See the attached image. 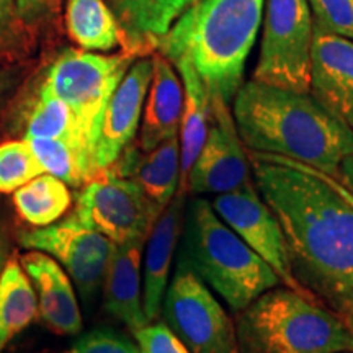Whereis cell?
Wrapping results in <instances>:
<instances>
[{"instance_id":"26","label":"cell","mask_w":353,"mask_h":353,"mask_svg":"<svg viewBox=\"0 0 353 353\" xmlns=\"http://www.w3.org/2000/svg\"><path fill=\"white\" fill-rule=\"evenodd\" d=\"M44 174L54 175L70 187H82L95 175L90 162L74 145L61 139H26Z\"/></svg>"},{"instance_id":"23","label":"cell","mask_w":353,"mask_h":353,"mask_svg":"<svg viewBox=\"0 0 353 353\" xmlns=\"http://www.w3.org/2000/svg\"><path fill=\"white\" fill-rule=\"evenodd\" d=\"M65 28L83 51L108 52L121 46V33L105 0H68Z\"/></svg>"},{"instance_id":"25","label":"cell","mask_w":353,"mask_h":353,"mask_svg":"<svg viewBox=\"0 0 353 353\" xmlns=\"http://www.w3.org/2000/svg\"><path fill=\"white\" fill-rule=\"evenodd\" d=\"M23 139H61L77 149L83 157L90 162L92 169L97 174L94 161L88 152L85 143L79 130L76 118L63 100L57 99L44 87H39L38 97L34 100L28 118Z\"/></svg>"},{"instance_id":"20","label":"cell","mask_w":353,"mask_h":353,"mask_svg":"<svg viewBox=\"0 0 353 353\" xmlns=\"http://www.w3.org/2000/svg\"><path fill=\"white\" fill-rule=\"evenodd\" d=\"M107 169L131 179L152 201L165 208L180 185L179 134L148 152L131 143Z\"/></svg>"},{"instance_id":"12","label":"cell","mask_w":353,"mask_h":353,"mask_svg":"<svg viewBox=\"0 0 353 353\" xmlns=\"http://www.w3.org/2000/svg\"><path fill=\"white\" fill-rule=\"evenodd\" d=\"M210 105L208 134L187 176V190L193 195H221L252 182L250 159L229 103L219 97H210Z\"/></svg>"},{"instance_id":"36","label":"cell","mask_w":353,"mask_h":353,"mask_svg":"<svg viewBox=\"0 0 353 353\" xmlns=\"http://www.w3.org/2000/svg\"><path fill=\"white\" fill-rule=\"evenodd\" d=\"M342 319H343V322H345L348 332H350L352 339H353V309H352V311H348L347 314H343Z\"/></svg>"},{"instance_id":"13","label":"cell","mask_w":353,"mask_h":353,"mask_svg":"<svg viewBox=\"0 0 353 353\" xmlns=\"http://www.w3.org/2000/svg\"><path fill=\"white\" fill-rule=\"evenodd\" d=\"M151 77L152 56H141L132 61L110 97L95 144L94 164L97 172L112 165L136 138Z\"/></svg>"},{"instance_id":"2","label":"cell","mask_w":353,"mask_h":353,"mask_svg":"<svg viewBox=\"0 0 353 353\" xmlns=\"http://www.w3.org/2000/svg\"><path fill=\"white\" fill-rule=\"evenodd\" d=\"M232 118L249 151L293 159L335 176L353 148V131L311 94L250 79L232 99Z\"/></svg>"},{"instance_id":"4","label":"cell","mask_w":353,"mask_h":353,"mask_svg":"<svg viewBox=\"0 0 353 353\" xmlns=\"http://www.w3.org/2000/svg\"><path fill=\"white\" fill-rule=\"evenodd\" d=\"M179 263L193 272L234 312L280 285L276 273L216 214L211 201L185 208Z\"/></svg>"},{"instance_id":"19","label":"cell","mask_w":353,"mask_h":353,"mask_svg":"<svg viewBox=\"0 0 353 353\" xmlns=\"http://www.w3.org/2000/svg\"><path fill=\"white\" fill-rule=\"evenodd\" d=\"M121 33L123 52L151 56L157 39L196 0H105Z\"/></svg>"},{"instance_id":"29","label":"cell","mask_w":353,"mask_h":353,"mask_svg":"<svg viewBox=\"0 0 353 353\" xmlns=\"http://www.w3.org/2000/svg\"><path fill=\"white\" fill-rule=\"evenodd\" d=\"M132 334L141 353H190L165 322H149Z\"/></svg>"},{"instance_id":"24","label":"cell","mask_w":353,"mask_h":353,"mask_svg":"<svg viewBox=\"0 0 353 353\" xmlns=\"http://www.w3.org/2000/svg\"><path fill=\"white\" fill-rule=\"evenodd\" d=\"M13 205L25 223L33 228L54 224L72 205L69 185L54 175L41 174L13 192Z\"/></svg>"},{"instance_id":"8","label":"cell","mask_w":353,"mask_h":353,"mask_svg":"<svg viewBox=\"0 0 353 353\" xmlns=\"http://www.w3.org/2000/svg\"><path fill=\"white\" fill-rule=\"evenodd\" d=\"M161 312L190 353H239L236 325L226 309L183 265H176Z\"/></svg>"},{"instance_id":"21","label":"cell","mask_w":353,"mask_h":353,"mask_svg":"<svg viewBox=\"0 0 353 353\" xmlns=\"http://www.w3.org/2000/svg\"><path fill=\"white\" fill-rule=\"evenodd\" d=\"M174 68L182 79L183 85V108L180 118V185L187 188V176L190 167L193 165L203 144L210 126V94L203 79L187 59L174 61Z\"/></svg>"},{"instance_id":"34","label":"cell","mask_w":353,"mask_h":353,"mask_svg":"<svg viewBox=\"0 0 353 353\" xmlns=\"http://www.w3.org/2000/svg\"><path fill=\"white\" fill-rule=\"evenodd\" d=\"M17 17L19 13H17L15 0H0V37L7 32L8 26H12Z\"/></svg>"},{"instance_id":"33","label":"cell","mask_w":353,"mask_h":353,"mask_svg":"<svg viewBox=\"0 0 353 353\" xmlns=\"http://www.w3.org/2000/svg\"><path fill=\"white\" fill-rule=\"evenodd\" d=\"M334 179H337L339 182H341L343 187H345L353 195V148L352 151L341 161L337 174H335Z\"/></svg>"},{"instance_id":"28","label":"cell","mask_w":353,"mask_h":353,"mask_svg":"<svg viewBox=\"0 0 353 353\" xmlns=\"http://www.w3.org/2000/svg\"><path fill=\"white\" fill-rule=\"evenodd\" d=\"M316 28L353 41V0H307Z\"/></svg>"},{"instance_id":"32","label":"cell","mask_w":353,"mask_h":353,"mask_svg":"<svg viewBox=\"0 0 353 353\" xmlns=\"http://www.w3.org/2000/svg\"><path fill=\"white\" fill-rule=\"evenodd\" d=\"M20 72L12 68H0V107L12 95L13 88L19 85Z\"/></svg>"},{"instance_id":"22","label":"cell","mask_w":353,"mask_h":353,"mask_svg":"<svg viewBox=\"0 0 353 353\" xmlns=\"http://www.w3.org/2000/svg\"><path fill=\"white\" fill-rule=\"evenodd\" d=\"M38 319V298L19 257L10 254L0 272V353Z\"/></svg>"},{"instance_id":"18","label":"cell","mask_w":353,"mask_h":353,"mask_svg":"<svg viewBox=\"0 0 353 353\" xmlns=\"http://www.w3.org/2000/svg\"><path fill=\"white\" fill-rule=\"evenodd\" d=\"M152 77L141 117L139 149L148 152L179 134L183 108L182 79L167 57L152 52Z\"/></svg>"},{"instance_id":"35","label":"cell","mask_w":353,"mask_h":353,"mask_svg":"<svg viewBox=\"0 0 353 353\" xmlns=\"http://www.w3.org/2000/svg\"><path fill=\"white\" fill-rule=\"evenodd\" d=\"M12 254V237L3 221H0V272Z\"/></svg>"},{"instance_id":"3","label":"cell","mask_w":353,"mask_h":353,"mask_svg":"<svg viewBox=\"0 0 353 353\" xmlns=\"http://www.w3.org/2000/svg\"><path fill=\"white\" fill-rule=\"evenodd\" d=\"M263 7L265 0H196L157 39L154 52L170 63L187 59L210 97L231 103L242 85Z\"/></svg>"},{"instance_id":"11","label":"cell","mask_w":353,"mask_h":353,"mask_svg":"<svg viewBox=\"0 0 353 353\" xmlns=\"http://www.w3.org/2000/svg\"><path fill=\"white\" fill-rule=\"evenodd\" d=\"M216 214L276 273L280 283L309 294L291 270L290 250L276 216L262 200L252 182L232 192L221 193L211 201ZM312 298V296H309ZM314 299V298H312ZM317 301V299H316Z\"/></svg>"},{"instance_id":"27","label":"cell","mask_w":353,"mask_h":353,"mask_svg":"<svg viewBox=\"0 0 353 353\" xmlns=\"http://www.w3.org/2000/svg\"><path fill=\"white\" fill-rule=\"evenodd\" d=\"M44 174L28 141L0 144V193H13L34 176Z\"/></svg>"},{"instance_id":"16","label":"cell","mask_w":353,"mask_h":353,"mask_svg":"<svg viewBox=\"0 0 353 353\" xmlns=\"http://www.w3.org/2000/svg\"><path fill=\"white\" fill-rule=\"evenodd\" d=\"M19 260L37 293L38 317L59 335L81 334V307L72 280L64 268L51 255L39 250H30Z\"/></svg>"},{"instance_id":"7","label":"cell","mask_w":353,"mask_h":353,"mask_svg":"<svg viewBox=\"0 0 353 353\" xmlns=\"http://www.w3.org/2000/svg\"><path fill=\"white\" fill-rule=\"evenodd\" d=\"M262 43L252 79L309 94L314 20L307 0H265Z\"/></svg>"},{"instance_id":"9","label":"cell","mask_w":353,"mask_h":353,"mask_svg":"<svg viewBox=\"0 0 353 353\" xmlns=\"http://www.w3.org/2000/svg\"><path fill=\"white\" fill-rule=\"evenodd\" d=\"M74 216L113 244L148 239L162 206L128 176L103 169L82 185Z\"/></svg>"},{"instance_id":"10","label":"cell","mask_w":353,"mask_h":353,"mask_svg":"<svg viewBox=\"0 0 353 353\" xmlns=\"http://www.w3.org/2000/svg\"><path fill=\"white\" fill-rule=\"evenodd\" d=\"M19 242L23 249L51 255L76 283L85 301L103 286L114 249L108 237L82 224L74 214L50 226L21 231Z\"/></svg>"},{"instance_id":"6","label":"cell","mask_w":353,"mask_h":353,"mask_svg":"<svg viewBox=\"0 0 353 353\" xmlns=\"http://www.w3.org/2000/svg\"><path fill=\"white\" fill-rule=\"evenodd\" d=\"M134 59L126 52L99 54L69 48L52 61L41 83L70 108L92 161L110 97Z\"/></svg>"},{"instance_id":"5","label":"cell","mask_w":353,"mask_h":353,"mask_svg":"<svg viewBox=\"0 0 353 353\" xmlns=\"http://www.w3.org/2000/svg\"><path fill=\"white\" fill-rule=\"evenodd\" d=\"M237 314L239 353L353 352L342 317L288 286L265 291Z\"/></svg>"},{"instance_id":"15","label":"cell","mask_w":353,"mask_h":353,"mask_svg":"<svg viewBox=\"0 0 353 353\" xmlns=\"http://www.w3.org/2000/svg\"><path fill=\"white\" fill-rule=\"evenodd\" d=\"M187 188L179 187L169 205L162 210L145 239V255L143 270V307L149 322L161 316L162 301L172 270L176 244L182 236Z\"/></svg>"},{"instance_id":"17","label":"cell","mask_w":353,"mask_h":353,"mask_svg":"<svg viewBox=\"0 0 353 353\" xmlns=\"http://www.w3.org/2000/svg\"><path fill=\"white\" fill-rule=\"evenodd\" d=\"M145 239L114 244L103 278L105 309L131 332L149 324L143 307V254Z\"/></svg>"},{"instance_id":"14","label":"cell","mask_w":353,"mask_h":353,"mask_svg":"<svg viewBox=\"0 0 353 353\" xmlns=\"http://www.w3.org/2000/svg\"><path fill=\"white\" fill-rule=\"evenodd\" d=\"M309 94L353 131V41L316 28Z\"/></svg>"},{"instance_id":"1","label":"cell","mask_w":353,"mask_h":353,"mask_svg":"<svg viewBox=\"0 0 353 353\" xmlns=\"http://www.w3.org/2000/svg\"><path fill=\"white\" fill-rule=\"evenodd\" d=\"M260 196L275 213L304 291L339 316L353 309V195L293 159L249 154Z\"/></svg>"},{"instance_id":"31","label":"cell","mask_w":353,"mask_h":353,"mask_svg":"<svg viewBox=\"0 0 353 353\" xmlns=\"http://www.w3.org/2000/svg\"><path fill=\"white\" fill-rule=\"evenodd\" d=\"M17 13L26 25H41L59 15L63 0H15Z\"/></svg>"},{"instance_id":"30","label":"cell","mask_w":353,"mask_h":353,"mask_svg":"<svg viewBox=\"0 0 353 353\" xmlns=\"http://www.w3.org/2000/svg\"><path fill=\"white\" fill-rule=\"evenodd\" d=\"M69 353H141V350L125 335L108 329H97L82 335Z\"/></svg>"}]
</instances>
